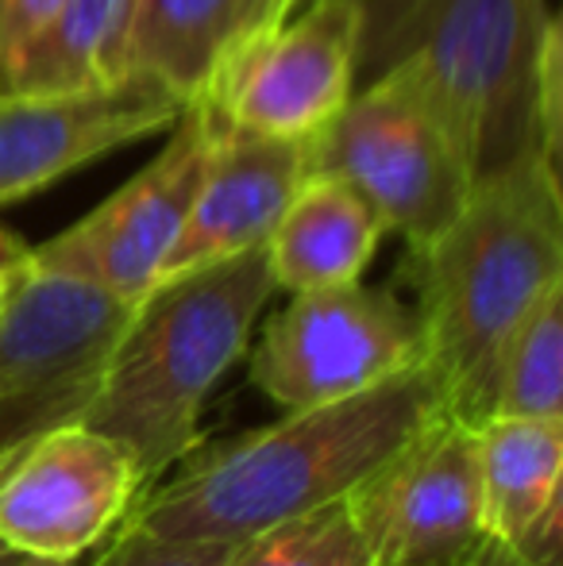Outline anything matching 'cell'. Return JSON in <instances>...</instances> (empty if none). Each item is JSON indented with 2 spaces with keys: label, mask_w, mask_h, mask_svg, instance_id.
<instances>
[{
  "label": "cell",
  "mask_w": 563,
  "mask_h": 566,
  "mask_svg": "<svg viewBox=\"0 0 563 566\" xmlns=\"http://www.w3.org/2000/svg\"><path fill=\"white\" fill-rule=\"evenodd\" d=\"M436 412L444 401L421 358L344 401L285 409L271 428L194 448L170 482L139 493L124 521L174 544H243L352 497Z\"/></svg>",
  "instance_id": "obj_1"
},
{
  "label": "cell",
  "mask_w": 563,
  "mask_h": 566,
  "mask_svg": "<svg viewBox=\"0 0 563 566\" xmlns=\"http://www.w3.org/2000/svg\"><path fill=\"white\" fill-rule=\"evenodd\" d=\"M398 70L459 143L471 178L560 163L563 46L549 0H359L355 85Z\"/></svg>",
  "instance_id": "obj_2"
},
{
  "label": "cell",
  "mask_w": 563,
  "mask_h": 566,
  "mask_svg": "<svg viewBox=\"0 0 563 566\" xmlns=\"http://www.w3.org/2000/svg\"><path fill=\"white\" fill-rule=\"evenodd\" d=\"M425 366L444 412L479 428L505 339L563 282L560 163L529 155L479 178L463 209L414 251Z\"/></svg>",
  "instance_id": "obj_3"
},
{
  "label": "cell",
  "mask_w": 563,
  "mask_h": 566,
  "mask_svg": "<svg viewBox=\"0 0 563 566\" xmlns=\"http://www.w3.org/2000/svg\"><path fill=\"white\" fill-rule=\"evenodd\" d=\"M271 297L267 247H256L163 277L132 308L85 424L128 451L147 490L194 451L205 401L248 355Z\"/></svg>",
  "instance_id": "obj_4"
},
{
  "label": "cell",
  "mask_w": 563,
  "mask_h": 566,
  "mask_svg": "<svg viewBox=\"0 0 563 566\" xmlns=\"http://www.w3.org/2000/svg\"><path fill=\"white\" fill-rule=\"evenodd\" d=\"M309 178H336L378 212L409 254L456 220L475 178L428 97L398 70L355 85L309 139Z\"/></svg>",
  "instance_id": "obj_5"
},
{
  "label": "cell",
  "mask_w": 563,
  "mask_h": 566,
  "mask_svg": "<svg viewBox=\"0 0 563 566\" xmlns=\"http://www.w3.org/2000/svg\"><path fill=\"white\" fill-rule=\"evenodd\" d=\"M132 308L31 254L8 277L0 290V462L85 420Z\"/></svg>",
  "instance_id": "obj_6"
},
{
  "label": "cell",
  "mask_w": 563,
  "mask_h": 566,
  "mask_svg": "<svg viewBox=\"0 0 563 566\" xmlns=\"http://www.w3.org/2000/svg\"><path fill=\"white\" fill-rule=\"evenodd\" d=\"M425 358L417 308L363 282L290 293L251 347V381L282 409L344 401Z\"/></svg>",
  "instance_id": "obj_7"
},
{
  "label": "cell",
  "mask_w": 563,
  "mask_h": 566,
  "mask_svg": "<svg viewBox=\"0 0 563 566\" xmlns=\"http://www.w3.org/2000/svg\"><path fill=\"white\" fill-rule=\"evenodd\" d=\"M217 116L205 105H189L174 119L163 155L124 181L90 217L31 247L39 266L62 270L113 297L139 305L158 285L163 262L186 224L194 197L209 166Z\"/></svg>",
  "instance_id": "obj_8"
},
{
  "label": "cell",
  "mask_w": 563,
  "mask_h": 566,
  "mask_svg": "<svg viewBox=\"0 0 563 566\" xmlns=\"http://www.w3.org/2000/svg\"><path fill=\"white\" fill-rule=\"evenodd\" d=\"M347 505L375 566H463L487 536L475 424L436 412Z\"/></svg>",
  "instance_id": "obj_9"
},
{
  "label": "cell",
  "mask_w": 563,
  "mask_h": 566,
  "mask_svg": "<svg viewBox=\"0 0 563 566\" xmlns=\"http://www.w3.org/2000/svg\"><path fill=\"white\" fill-rule=\"evenodd\" d=\"M147 490L128 451L85 420L62 424L0 462V547L82 559Z\"/></svg>",
  "instance_id": "obj_10"
},
{
  "label": "cell",
  "mask_w": 563,
  "mask_h": 566,
  "mask_svg": "<svg viewBox=\"0 0 563 566\" xmlns=\"http://www.w3.org/2000/svg\"><path fill=\"white\" fill-rule=\"evenodd\" d=\"M359 0H313L220 66L209 105L225 124L313 139L355 90Z\"/></svg>",
  "instance_id": "obj_11"
},
{
  "label": "cell",
  "mask_w": 563,
  "mask_h": 566,
  "mask_svg": "<svg viewBox=\"0 0 563 566\" xmlns=\"http://www.w3.org/2000/svg\"><path fill=\"white\" fill-rule=\"evenodd\" d=\"M186 113L150 74L77 93H0V205L23 201Z\"/></svg>",
  "instance_id": "obj_12"
},
{
  "label": "cell",
  "mask_w": 563,
  "mask_h": 566,
  "mask_svg": "<svg viewBox=\"0 0 563 566\" xmlns=\"http://www.w3.org/2000/svg\"><path fill=\"white\" fill-rule=\"evenodd\" d=\"M305 178L309 139H274L217 116L201 189L166 254L158 282L263 247Z\"/></svg>",
  "instance_id": "obj_13"
},
{
  "label": "cell",
  "mask_w": 563,
  "mask_h": 566,
  "mask_svg": "<svg viewBox=\"0 0 563 566\" xmlns=\"http://www.w3.org/2000/svg\"><path fill=\"white\" fill-rule=\"evenodd\" d=\"M290 15L293 0H136L132 70L158 77L186 108L201 105L220 66Z\"/></svg>",
  "instance_id": "obj_14"
},
{
  "label": "cell",
  "mask_w": 563,
  "mask_h": 566,
  "mask_svg": "<svg viewBox=\"0 0 563 566\" xmlns=\"http://www.w3.org/2000/svg\"><path fill=\"white\" fill-rule=\"evenodd\" d=\"M386 235L378 212L336 178H305L267 239L274 290L305 293L359 282Z\"/></svg>",
  "instance_id": "obj_15"
},
{
  "label": "cell",
  "mask_w": 563,
  "mask_h": 566,
  "mask_svg": "<svg viewBox=\"0 0 563 566\" xmlns=\"http://www.w3.org/2000/svg\"><path fill=\"white\" fill-rule=\"evenodd\" d=\"M136 0H62V8L0 66V93H77L132 70Z\"/></svg>",
  "instance_id": "obj_16"
},
{
  "label": "cell",
  "mask_w": 563,
  "mask_h": 566,
  "mask_svg": "<svg viewBox=\"0 0 563 566\" xmlns=\"http://www.w3.org/2000/svg\"><path fill=\"white\" fill-rule=\"evenodd\" d=\"M482 478V528L518 544L563 501V420L490 417L475 428Z\"/></svg>",
  "instance_id": "obj_17"
},
{
  "label": "cell",
  "mask_w": 563,
  "mask_h": 566,
  "mask_svg": "<svg viewBox=\"0 0 563 566\" xmlns=\"http://www.w3.org/2000/svg\"><path fill=\"white\" fill-rule=\"evenodd\" d=\"M490 417L563 420V282L552 285L505 339Z\"/></svg>",
  "instance_id": "obj_18"
},
{
  "label": "cell",
  "mask_w": 563,
  "mask_h": 566,
  "mask_svg": "<svg viewBox=\"0 0 563 566\" xmlns=\"http://www.w3.org/2000/svg\"><path fill=\"white\" fill-rule=\"evenodd\" d=\"M225 566H375L352 505L336 501L316 513L293 516L285 524L236 544Z\"/></svg>",
  "instance_id": "obj_19"
},
{
  "label": "cell",
  "mask_w": 563,
  "mask_h": 566,
  "mask_svg": "<svg viewBox=\"0 0 563 566\" xmlns=\"http://www.w3.org/2000/svg\"><path fill=\"white\" fill-rule=\"evenodd\" d=\"M236 544H174L139 532L121 521V528L105 539L101 555L90 566H225Z\"/></svg>",
  "instance_id": "obj_20"
},
{
  "label": "cell",
  "mask_w": 563,
  "mask_h": 566,
  "mask_svg": "<svg viewBox=\"0 0 563 566\" xmlns=\"http://www.w3.org/2000/svg\"><path fill=\"white\" fill-rule=\"evenodd\" d=\"M62 0H0V66L51 20Z\"/></svg>",
  "instance_id": "obj_21"
},
{
  "label": "cell",
  "mask_w": 563,
  "mask_h": 566,
  "mask_svg": "<svg viewBox=\"0 0 563 566\" xmlns=\"http://www.w3.org/2000/svg\"><path fill=\"white\" fill-rule=\"evenodd\" d=\"M463 566H541L529 559L521 547L505 544V539H494V536H482L479 547H475L471 555H467Z\"/></svg>",
  "instance_id": "obj_22"
},
{
  "label": "cell",
  "mask_w": 563,
  "mask_h": 566,
  "mask_svg": "<svg viewBox=\"0 0 563 566\" xmlns=\"http://www.w3.org/2000/svg\"><path fill=\"white\" fill-rule=\"evenodd\" d=\"M28 254H31V247L23 243L20 235H12L8 228H0V290H4L8 277L28 262Z\"/></svg>",
  "instance_id": "obj_23"
},
{
  "label": "cell",
  "mask_w": 563,
  "mask_h": 566,
  "mask_svg": "<svg viewBox=\"0 0 563 566\" xmlns=\"http://www.w3.org/2000/svg\"><path fill=\"white\" fill-rule=\"evenodd\" d=\"M0 566H82V559H46V555H28V552H4Z\"/></svg>",
  "instance_id": "obj_24"
},
{
  "label": "cell",
  "mask_w": 563,
  "mask_h": 566,
  "mask_svg": "<svg viewBox=\"0 0 563 566\" xmlns=\"http://www.w3.org/2000/svg\"><path fill=\"white\" fill-rule=\"evenodd\" d=\"M313 0H293V12H301V8H309Z\"/></svg>",
  "instance_id": "obj_25"
},
{
  "label": "cell",
  "mask_w": 563,
  "mask_h": 566,
  "mask_svg": "<svg viewBox=\"0 0 563 566\" xmlns=\"http://www.w3.org/2000/svg\"><path fill=\"white\" fill-rule=\"evenodd\" d=\"M0 555H4V547H0Z\"/></svg>",
  "instance_id": "obj_26"
}]
</instances>
